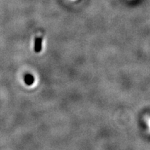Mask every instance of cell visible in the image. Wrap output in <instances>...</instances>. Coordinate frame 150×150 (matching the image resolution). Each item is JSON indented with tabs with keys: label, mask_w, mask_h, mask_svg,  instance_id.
<instances>
[{
	"label": "cell",
	"mask_w": 150,
	"mask_h": 150,
	"mask_svg": "<svg viewBox=\"0 0 150 150\" xmlns=\"http://www.w3.org/2000/svg\"><path fill=\"white\" fill-rule=\"evenodd\" d=\"M33 81H34V78H33L32 76H31V75H28V76H26L25 82L26 83L28 84V85H31Z\"/></svg>",
	"instance_id": "cell-2"
},
{
	"label": "cell",
	"mask_w": 150,
	"mask_h": 150,
	"mask_svg": "<svg viewBox=\"0 0 150 150\" xmlns=\"http://www.w3.org/2000/svg\"><path fill=\"white\" fill-rule=\"evenodd\" d=\"M42 37L39 36L37 37L35 40V45H34V50L36 53H40L42 50Z\"/></svg>",
	"instance_id": "cell-1"
}]
</instances>
